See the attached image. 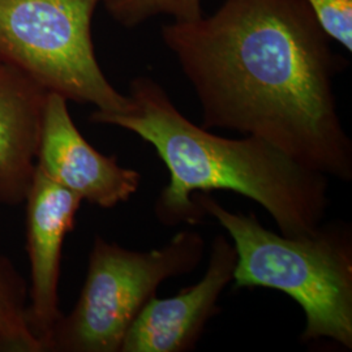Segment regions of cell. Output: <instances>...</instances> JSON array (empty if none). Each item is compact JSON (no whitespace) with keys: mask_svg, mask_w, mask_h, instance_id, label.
Wrapping results in <instances>:
<instances>
[{"mask_svg":"<svg viewBox=\"0 0 352 352\" xmlns=\"http://www.w3.org/2000/svg\"><path fill=\"white\" fill-rule=\"evenodd\" d=\"M200 102L202 126L272 144L340 182L352 180V141L334 78L346 60L304 0H225L210 16L162 26Z\"/></svg>","mask_w":352,"mask_h":352,"instance_id":"6da1fadb","label":"cell"},{"mask_svg":"<svg viewBox=\"0 0 352 352\" xmlns=\"http://www.w3.org/2000/svg\"><path fill=\"white\" fill-rule=\"evenodd\" d=\"M133 110H96L90 120L126 129L151 144L168 170V184L154 205L164 226L197 225L205 218L195 193L230 190L257 202L285 236L309 234L330 206V179L254 136L227 139L197 126L177 110L149 76L131 81Z\"/></svg>","mask_w":352,"mask_h":352,"instance_id":"7a4b0ae2","label":"cell"},{"mask_svg":"<svg viewBox=\"0 0 352 352\" xmlns=\"http://www.w3.org/2000/svg\"><path fill=\"white\" fill-rule=\"evenodd\" d=\"M202 213L225 228L236 251L235 289H278L305 316L302 342L329 340L352 350V228L322 222L309 234L285 236L256 214L227 210L209 193H195Z\"/></svg>","mask_w":352,"mask_h":352,"instance_id":"3957f363","label":"cell"},{"mask_svg":"<svg viewBox=\"0 0 352 352\" xmlns=\"http://www.w3.org/2000/svg\"><path fill=\"white\" fill-rule=\"evenodd\" d=\"M201 234L183 230L164 247L132 251L96 236L88 273L74 311L60 317L46 350L120 352L128 329L166 279L201 264Z\"/></svg>","mask_w":352,"mask_h":352,"instance_id":"277c9868","label":"cell"},{"mask_svg":"<svg viewBox=\"0 0 352 352\" xmlns=\"http://www.w3.org/2000/svg\"><path fill=\"white\" fill-rule=\"evenodd\" d=\"M102 0H0V62L46 91L98 111L126 113L133 102L113 88L96 58L91 20Z\"/></svg>","mask_w":352,"mask_h":352,"instance_id":"5b68a950","label":"cell"},{"mask_svg":"<svg viewBox=\"0 0 352 352\" xmlns=\"http://www.w3.org/2000/svg\"><path fill=\"white\" fill-rule=\"evenodd\" d=\"M67 102L47 93L36 168L91 205L111 209L128 201L139 190L141 174L93 148L77 129Z\"/></svg>","mask_w":352,"mask_h":352,"instance_id":"8992f818","label":"cell"},{"mask_svg":"<svg viewBox=\"0 0 352 352\" xmlns=\"http://www.w3.org/2000/svg\"><path fill=\"white\" fill-rule=\"evenodd\" d=\"M236 258L232 241L217 235L202 279L175 296L151 298L128 329L120 352L192 351L219 312L218 300L232 283Z\"/></svg>","mask_w":352,"mask_h":352,"instance_id":"52a82bcc","label":"cell"},{"mask_svg":"<svg viewBox=\"0 0 352 352\" xmlns=\"http://www.w3.org/2000/svg\"><path fill=\"white\" fill-rule=\"evenodd\" d=\"M25 201L30 263L28 318L46 351L51 331L62 317L58 285L64 240L75 227L82 200L36 168Z\"/></svg>","mask_w":352,"mask_h":352,"instance_id":"ba28073f","label":"cell"},{"mask_svg":"<svg viewBox=\"0 0 352 352\" xmlns=\"http://www.w3.org/2000/svg\"><path fill=\"white\" fill-rule=\"evenodd\" d=\"M47 93L0 62V201H25L32 184Z\"/></svg>","mask_w":352,"mask_h":352,"instance_id":"9c48e42d","label":"cell"},{"mask_svg":"<svg viewBox=\"0 0 352 352\" xmlns=\"http://www.w3.org/2000/svg\"><path fill=\"white\" fill-rule=\"evenodd\" d=\"M0 347L11 351H45L24 305V287L11 265L0 258Z\"/></svg>","mask_w":352,"mask_h":352,"instance_id":"30bf717a","label":"cell"},{"mask_svg":"<svg viewBox=\"0 0 352 352\" xmlns=\"http://www.w3.org/2000/svg\"><path fill=\"white\" fill-rule=\"evenodd\" d=\"M113 21L124 28H136L157 16L173 21H192L204 14L202 0H102Z\"/></svg>","mask_w":352,"mask_h":352,"instance_id":"8fae6325","label":"cell"},{"mask_svg":"<svg viewBox=\"0 0 352 352\" xmlns=\"http://www.w3.org/2000/svg\"><path fill=\"white\" fill-rule=\"evenodd\" d=\"M331 41L352 52V0H304Z\"/></svg>","mask_w":352,"mask_h":352,"instance_id":"7c38bea8","label":"cell"}]
</instances>
